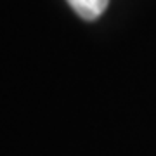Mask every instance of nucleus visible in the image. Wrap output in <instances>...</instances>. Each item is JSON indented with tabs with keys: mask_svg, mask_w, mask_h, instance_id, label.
I'll list each match as a JSON object with an SVG mask.
<instances>
[{
	"mask_svg": "<svg viewBox=\"0 0 156 156\" xmlns=\"http://www.w3.org/2000/svg\"><path fill=\"white\" fill-rule=\"evenodd\" d=\"M109 0H68V4L73 7L80 17L87 21H94L106 11Z\"/></svg>",
	"mask_w": 156,
	"mask_h": 156,
	"instance_id": "nucleus-1",
	"label": "nucleus"
}]
</instances>
